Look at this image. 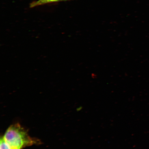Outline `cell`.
<instances>
[{
	"instance_id": "cell-2",
	"label": "cell",
	"mask_w": 149,
	"mask_h": 149,
	"mask_svg": "<svg viewBox=\"0 0 149 149\" xmlns=\"http://www.w3.org/2000/svg\"><path fill=\"white\" fill-rule=\"evenodd\" d=\"M71 1V0H37L31 3L30 5V7L31 8L40 6L48 3L59 2L60 1Z\"/></svg>"
},
{
	"instance_id": "cell-1",
	"label": "cell",
	"mask_w": 149,
	"mask_h": 149,
	"mask_svg": "<svg viewBox=\"0 0 149 149\" xmlns=\"http://www.w3.org/2000/svg\"><path fill=\"white\" fill-rule=\"evenodd\" d=\"M3 137L11 149H22L38 143V141L30 136L26 130L18 124L9 127Z\"/></svg>"
},
{
	"instance_id": "cell-3",
	"label": "cell",
	"mask_w": 149,
	"mask_h": 149,
	"mask_svg": "<svg viewBox=\"0 0 149 149\" xmlns=\"http://www.w3.org/2000/svg\"><path fill=\"white\" fill-rule=\"evenodd\" d=\"M0 141V149H11L8 144L6 142L3 137L1 138Z\"/></svg>"
}]
</instances>
